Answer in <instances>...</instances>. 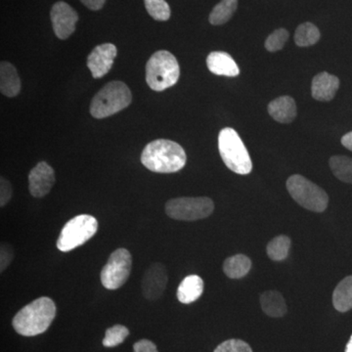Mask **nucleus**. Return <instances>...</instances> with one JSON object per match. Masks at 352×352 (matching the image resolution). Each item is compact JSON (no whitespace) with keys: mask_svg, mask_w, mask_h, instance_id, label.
Returning <instances> with one entry per match:
<instances>
[{"mask_svg":"<svg viewBox=\"0 0 352 352\" xmlns=\"http://www.w3.org/2000/svg\"><path fill=\"white\" fill-rule=\"evenodd\" d=\"M56 314L55 302L48 296H41L25 305L14 316V330L24 337H36L48 330Z\"/></svg>","mask_w":352,"mask_h":352,"instance_id":"1","label":"nucleus"},{"mask_svg":"<svg viewBox=\"0 0 352 352\" xmlns=\"http://www.w3.org/2000/svg\"><path fill=\"white\" fill-rule=\"evenodd\" d=\"M184 149L168 139H157L146 145L141 154V163L148 170L157 173H177L186 164Z\"/></svg>","mask_w":352,"mask_h":352,"instance_id":"2","label":"nucleus"},{"mask_svg":"<svg viewBox=\"0 0 352 352\" xmlns=\"http://www.w3.org/2000/svg\"><path fill=\"white\" fill-rule=\"evenodd\" d=\"M180 68L176 58L170 52H155L146 65V82L154 91H164L177 83Z\"/></svg>","mask_w":352,"mask_h":352,"instance_id":"3","label":"nucleus"},{"mask_svg":"<svg viewBox=\"0 0 352 352\" xmlns=\"http://www.w3.org/2000/svg\"><path fill=\"white\" fill-rule=\"evenodd\" d=\"M132 95L126 83L111 82L98 92L90 104V113L95 119H105L131 105Z\"/></svg>","mask_w":352,"mask_h":352,"instance_id":"4","label":"nucleus"},{"mask_svg":"<svg viewBox=\"0 0 352 352\" xmlns=\"http://www.w3.org/2000/svg\"><path fill=\"white\" fill-rule=\"evenodd\" d=\"M219 150L222 161L229 170L241 175L251 173V157L235 129L226 127L219 132Z\"/></svg>","mask_w":352,"mask_h":352,"instance_id":"5","label":"nucleus"},{"mask_svg":"<svg viewBox=\"0 0 352 352\" xmlns=\"http://www.w3.org/2000/svg\"><path fill=\"white\" fill-rule=\"evenodd\" d=\"M98 231V221L89 214L76 215L69 219L60 232L57 249L68 252L85 245Z\"/></svg>","mask_w":352,"mask_h":352,"instance_id":"6","label":"nucleus"},{"mask_svg":"<svg viewBox=\"0 0 352 352\" xmlns=\"http://www.w3.org/2000/svg\"><path fill=\"white\" fill-rule=\"evenodd\" d=\"M289 195L302 208L315 212H323L328 207V194L305 176L292 175L287 180Z\"/></svg>","mask_w":352,"mask_h":352,"instance_id":"7","label":"nucleus"},{"mask_svg":"<svg viewBox=\"0 0 352 352\" xmlns=\"http://www.w3.org/2000/svg\"><path fill=\"white\" fill-rule=\"evenodd\" d=\"M214 210V201L208 197H182L171 199L166 204V214L170 219L183 221L207 219Z\"/></svg>","mask_w":352,"mask_h":352,"instance_id":"8","label":"nucleus"},{"mask_svg":"<svg viewBox=\"0 0 352 352\" xmlns=\"http://www.w3.org/2000/svg\"><path fill=\"white\" fill-rule=\"evenodd\" d=\"M131 252L124 248L116 250L101 271L102 285L111 291L124 286L131 275Z\"/></svg>","mask_w":352,"mask_h":352,"instance_id":"9","label":"nucleus"},{"mask_svg":"<svg viewBox=\"0 0 352 352\" xmlns=\"http://www.w3.org/2000/svg\"><path fill=\"white\" fill-rule=\"evenodd\" d=\"M53 31L58 38L67 39L76 31L78 15L73 7L64 1H58L50 11Z\"/></svg>","mask_w":352,"mask_h":352,"instance_id":"10","label":"nucleus"},{"mask_svg":"<svg viewBox=\"0 0 352 352\" xmlns=\"http://www.w3.org/2000/svg\"><path fill=\"white\" fill-rule=\"evenodd\" d=\"M168 276L166 266L154 263L146 270L142 279L143 296L148 300H156L163 296L168 285Z\"/></svg>","mask_w":352,"mask_h":352,"instance_id":"11","label":"nucleus"},{"mask_svg":"<svg viewBox=\"0 0 352 352\" xmlns=\"http://www.w3.org/2000/svg\"><path fill=\"white\" fill-rule=\"evenodd\" d=\"M117 47L112 43H104L96 46L87 57V67L94 78H103L112 69Z\"/></svg>","mask_w":352,"mask_h":352,"instance_id":"12","label":"nucleus"},{"mask_svg":"<svg viewBox=\"0 0 352 352\" xmlns=\"http://www.w3.org/2000/svg\"><path fill=\"white\" fill-rule=\"evenodd\" d=\"M55 183V173L52 166L41 162L29 175V190L34 198H43L52 189Z\"/></svg>","mask_w":352,"mask_h":352,"instance_id":"13","label":"nucleus"},{"mask_svg":"<svg viewBox=\"0 0 352 352\" xmlns=\"http://www.w3.org/2000/svg\"><path fill=\"white\" fill-rule=\"evenodd\" d=\"M340 87L338 76L331 75L327 72L315 76L311 85L312 97L317 101L329 102L333 100Z\"/></svg>","mask_w":352,"mask_h":352,"instance_id":"14","label":"nucleus"},{"mask_svg":"<svg viewBox=\"0 0 352 352\" xmlns=\"http://www.w3.org/2000/svg\"><path fill=\"white\" fill-rule=\"evenodd\" d=\"M207 66L212 74L217 76L234 78L240 75V69L232 57L226 52L214 51L208 54Z\"/></svg>","mask_w":352,"mask_h":352,"instance_id":"15","label":"nucleus"},{"mask_svg":"<svg viewBox=\"0 0 352 352\" xmlns=\"http://www.w3.org/2000/svg\"><path fill=\"white\" fill-rule=\"evenodd\" d=\"M268 113L276 122L289 124L296 117V102L289 96L278 97L270 102L268 105Z\"/></svg>","mask_w":352,"mask_h":352,"instance_id":"16","label":"nucleus"},{"mask_svg":"<svg viewBox=\"0 0 352 352\" xmlns=\"http://www.w3.org/2000/svg\"><path fill=\"white\" fill-rule=\"evenodd\" d=\"M204 292L203 279L198 275H189L185 277L177 289V300L184 305L196 302L201 298Z\"/></svg>","mask_w":352,"mask_h":352,"instance_id":"17","label":"nucleus"},{"mask_svg":"<svg viewBox=\"0 0 352 352\" xmlns=\"http://www.w3.org/2000/svg\"><path fill=\"white\" fill-rule=\"evenodd\" d=\"M0 90L7 97H15L20 94L21 80L17 69L8 62L0 64Z\"/></svg>","mask_w":352,"mask_h":352,"instance_id":"18","label":"nucleus"},{"mask_svg":"<svg viewBox=\"0 0 352 352\" xmlns=\"http://www.w3.org/2000/svg\"><path fill=\"white\" fill-rule=\"evenodd\" d=\"M261 305L264 314L273 318L283 317L288 310L283 296L277 291L263 293L261 296Z\"/></svg>","mask_w":352,"mask_h":352,"instance_id":"19","label":"nucleus"},{"mask_svg":"<svg viewBox=\"0 0 352 352\" xmlns=\"http://www.w3.org/2000/svg\"><path fill=\"white\" fill-rule=\"evenodd\" d=\"M333 307L340 312L352 309V275L344 278L333 293Z\"/></svg>","mask_w":352,"mask_h":352,"instance_id":"20","label":"nucleus"},{"mask_svg":"<svg viewBox=\"0 0 352 352\" xmlns=\"http://www.w3.org/2000/svg\"><path fill=\"white\" fill-rule=\"evenodd\" d=\"M252 268L251 259L244 254H236L224 261L223 271L231 279H241L250 272Z\"/></svg>","mask_w":352,"mask_h":352,"instance_id":"21","label":"nucleus"},{"mask_svg":"<svg viewBox=\"0 0 352 352\" xmlns=\"http://www.w3.org/2000/svg\"><path fill=\"white\" fill-rule=\"evenodd\" d=\"M238 0H221L210 14V23L214 25L226 24L237 10Z\"/></svg>","mask_w":352,"mask_h":352,"instance_id":"22","label":"nucleus"},{"mask_svg":"<svg viewBox=\"0 0 352 352\" xmlns=\"http://www.w3.org/2000/svg\"><path fill=\"white\" fill-rule=\"evenodd\" d=\"M320 31L312 23L307 22L298 25L295 34V43L300 47H308L318 43Z\"/></svg>","mask_w":352,"mask_h":352,"instance_id":"23","label":"nucleus"},{"mask_svg":"<svg viewBox=\"0 0 352 352\" xmlns=\"http://www.w3.org/2000/svg\"><path fill=\"white\" fill-rule=\"evenodd\" d=\"M329 164L333 175L338 179L352 184V157L333 156L331 157Z\"/></svg>","mask_w":352,"mask_h":352,"instance_id":"24","label":"nucleus"},{"mask_svg":"<svg viewBox=\"0 0 352 352\" xmlns=\"http://www.w3.org/2000/svg\"><path fill=\"white\" fill-rule=\"evenodd\" d=\"M289 248H291V240L288 236L280 235L268 243L266 251L272 261H281L288 256Z\"/></svg>","mask_w":352,"mask_h":352,"instance_id":"25","label":"nucleus"},{"mask_svg":"<svg viewBox=\"0 0 352 352\" xmlns=\"http://www.w3.org/2000/svg\"><path fill=\"white\" fill-rule=\"evenodd\" d=\"M146 10L153 19L168 21L170 18V7L166 0H144Z\"/></svg>","mask_w":352,"mask_h":352,"instance_id":"26","label":"nucleus"},{"mask_svg":"<svg viewBox=\"0 0 352 352\" xmlns=\"http://www.w3.org/2000/svg\"><path fill=\"white\" fill-rule=\"evenodd\" d=\"M129 330L124 325H115L107 329L105 338L103 339V346L105 347H115L120 346L124 340L129 337Z\"/></svg>","mask_w":352,"mask_h":352,"instance_id":"27","label":"nucleus"},{"mask_svg":"<svg viewBox=\"0 0 352 352\" xmlns=\"http://www.w3.org/2000/svg\"><path fill=\"white\" fill-rule=\"evenodd\" d=\"M289 32L285 29H278L272 32L265 41V48L270 52H276L284 47L289 39Z\"/></svg>","mask_w":352,"mask_h":352,"instance_id":"28","label":"nucleus"},{"mask_svg":"<svg viewBox=\"0 0 352 352\" xmlns=\"http://www.w3.org/2000/svg\"><path fill=\"white\" fill-rule=\"evenodd\" d=\"M214 352H252V349L244 340L232 339L221 342Z\"/></svg>","mask_w":352,"mask_h":352,"instance_id":"29","label":"nucleus"},{"mask_svg":"<svg viewBox=\"0 0 352 352\" xmlns=\"http://www.w3.org/2000/svg\"><path fill=\"white\" fill-rule=\"evenodd\" d=\"M14 258L13 248L7 243H2L0 247V271L4 270L10 265Z\"/></svg>","mask_w":352,"mask_h":352,"instance_id":"30","label":"nucleus"},{"mask_svg":"<svg viewBox=\"0 0 352 352\" xmlns=\"http://www.w3.org/2000/svg\"><path fill=\"white\" fill-rule=\"evenodd\" d=\"M13 190L6 178H0V206L6 207L12 198Z\"/></svg>","mask_w":352,"mask_h":352,"instance_id":"31","label":"nucleus"},{"mask_svg":"<svg viewBox=\"0 0 352 352\" xmlns=\"http://www.w3.org/2000/svg\"><path fill=\"white\" fill-rule=\"evenodd\" d=\"M134 352H159L157 346L149 340H140L133 346Z\"/></svg>","mask_w":352,"mask_h":352,"instance_id":"32","label":"nucleus"},{"mask_svg":"<svg viewBox=\"0 0 352 352\" xmlns=\"http://www.w3.org/2000/svg\"><path fill=\"white\" fill-rule=\"evenodd\" d=\"M80 2L90 10L98 11L105 6L106 0H80Z\"/></svg>","mask_w":352,"mask_h":352,"instance_id":"33","label":"nucleus"},{"mask_svg":"<svg viewBox=\"0 0 352 352\" xmlns=\"http://www.w3.org/2000/svg\"><path fill=\"white\" fill-rule=\"evenodd\" d=\"M342 144L346 148V149L352 151V131L346 133V135L342 136Z\"/></svg>","mask_w":352,"mask_h":352,"instance_id":"34","label":"nucleus"},{"mask_svg":"<svg viewBox=\"0 0 352 352\" xmlns=\"http://www.w3.org/2000/svg\"><path fill=\"white\" fill-rule=\"evenodd\" d=\"M346 352H352V336L347 342Z\"/></svg>","mask_w":352,"mask_h":352,"instance_id":"35","label":"nucleus"}]
</instances>
